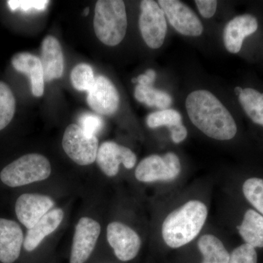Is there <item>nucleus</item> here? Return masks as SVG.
<instances>
[{
	"mask_svg": "<svg viewBox=\"0 0 263 263\" xmlns=\"http://www.w3.org/2000/svg\"><path fill=\"white\" fill-rule=\"evenodd\" d=\"M62 147L66 155L76 164L89 165L96 161L98 140L97 136L85 133L80 126L72 124L66 128Z\"/></svg>",
	"mask_w": 263,
	"mask_h": 263,
	"instance_id": "423d86ee",
	"label": "nucleus"
},
{
	"mask_svg": "<svg viewBox=\"0 0 263 263\" xmlns=\"http://www.w3.org/2000/svg\"><path fill=\"white\" fill-rule=\"evenodd\" d=\"M139 29L142 37L148 47L160 48L167 34V22L163 10L153 0H143L141 3Z\"/></svg>",
	"mask_w": 263,
	"mask_h": 263,
	"instance_id": "0eeeda50",
	"label": "nucleus"
},
{
	"mask_svg": "<svg viewBox=\"0 0 263 263\" xmlns=\"http://www.w3.org/2000/svg\"><path fill=\"white\" fill-rule=\"evenodd\" d=\"M240 236L247 245L263 248V216L253 209L245 213L241 224L238 227Z\"/></svg>",
	"mask_w": 263,
	"mask_h": 263,
	"instance_id": "6ab92c4d",
	"label": "nucleus"
},
{
	"mask_svg": "<svg viewBox=\"0 0 263 263\" xmlns=\"http://www.w3.org/2000/svg\"><path fill=\"white\" fill-rule=\"evenodd\" d=\"M107 240L116 257L122 262H129L136 258L141 247V239L138 233L119 221L108 224Z\"/></svg>",
	"mask_w": 263,
	"mask_h": 263,
	"instance_id": "9d476101",
	"label": "nucleus"
},
{
	"mask_svg": "<svg viewBox=\"0 0 263 263\" xmlns=\"http://www.w3.org/2000/svg\"><path fill=\"white\" fill-rule=\"evenodd\" d=\"M181 164L179 157L173 152L163 156H148L137 166L135 176L141 182L170 181L181 174Z\"/></svg>",
	"mask_w": 263,
	"mask_h": 263,
	"instance_id": "39448f33",
	"label": "nucleus"
},
{
	"mask_svg": "<svg viewBox=\"0 0 263 263\" xmlns=\"http://www.w3.org/2000/svg\"><path fill=\"white\" fill-rule=\"evenodd\" d=\"M72 86L80 91H89L95 84L94 71L91 66L86 63L76 65L70 74Z\"/></svg>",
	"mask_w": 263,
	"mask_h": 263,
	"instance_id": "393cba45",
	"label": "nucleus"
},
{
	"mask_svg": "<svg viewBox=\"0 0 263 263\" xmlns=\"http://www.w3.org/2000/svg\"><path fill=\"white\" fill-rule=\"evenodd\" d=\"M158 5L170 24L180 34L190 37L201 35L203 31L202 22L187 5L178 0H159Z\"/></svg>",
	"mask_w": 263,
	"mask_h": 263,
	"instance_id": "6e6552de",
	"label": "nucleus"
},
{
	"mask_svg": "<svg viewBox=\"0 0 263 263\" xmlns=\"http://www.w3.org/2000/svg\"><path fill=\"white\" fill-rule=\"evenodd\" d=\"M186 108L192 123L205 136L218 141H229L237 133V125L229 110L207 90L190 93Z\"/></svg>",
	"mask_w": 263,
	"mask_h": 263,
	"instance_id": "f257e3e1",
	"label": "nucleus"
},
{
	"mask_svg": "<svg viewBox=\"0 0 263 263\" xmlns=\"http://www.w3.org/2000/svg\"><path fill=\"white\" fill-rule=\"evenodd\" d=\"M242 91H243V89H242V88L239 87V86H238V87H236L235 89V94L238 95V96H239L240 93L242 92Z\"/></svg>",
	"mask_w": 263,
	"mask_h": 263,
	"instance_id": "473e14b6",
	"label": "nucleus"
},
{
	"mask_svg": "<svg viewBox=\"0 0 263 263\" xmlns=\"http://www.w3.org/2000/svg\"><path fill=\"white\" fill-rule=\"evenodd\" d=\"M135 98L148 107H157L161 110L168 109L172 104V98L165 91L155 89L153 85H137Z\"/></svg>",
	"mask_w": 263,
	"mask_h": 263,
	"instance_id": "412c9836",
	"label": "nucleus"
},
{
	"mask_svg": "<svg viewBox=\"0 0 263 263\" xmlns=\"http://www.w3.org/2000/svg\"><path fill=\"white\" fill-rule=\"evenodd\" d=\"M170 130L171 133V138L175 143H181L187 137V129L183 124H179Z\"/></svg>",
	"mask_w": 263,
	"mask_h": 263,
	"instance_id": "7c9ffc66",
	"label": "nucleus"
},
{
	"mask_svg": "<svg viewBox=\"0 0 263 263\" xmlns=\"http://www.w3.org/2000/svg\"><path fill=\"white\" fill-rule=\"evenodd\" d=\"M101 227L89 217H82L76 224L69 263H86L92 255Z\"/></svg>",
	"mask_w": 263,
	"mask_h": 263,
	"instance_id": "1a4fd4ad",
	"label": "nucleus"
},
{
	"mask_svg": "<svg viewBox=\"0 0 263 263\" xmlns=\"http://www.w3.org/2000/svg\"><path fill=\"white\" fill-rule=\"evenodd\" d=\"M24 233L16 221L0 218V263H15L22 255Z\"/></svg>",
	"mask_w": 263,
	"mask_h": 263,
	"instance_id": "4468645a",
	"label": "nucleus"
},
{
	"mask_svg": "<svg viewBox=\"0 0 263 263\" xmlns=\"http://www.w3.org/2000/svg\"><path fill=\"white\" fill-rule=\"evenodd\" d=\"M88 105L97 114L111 116L119 106V92L113 83L108 78L99 76L95 78V84L88 91Z\"/></svg>",
	"mask_w": 263,
	"mask_h": 263,
	"instance_id": "ddd939ff",
	"label": "nucleus"
},
{
	"mask_svg": "<svg viewBox=\"0 0 263 263\" xmlns=\"http://www.w3.org/2000/svg\"><path fill=\"white\" fill-rule=\"evenodd\" d=\"M54 205V201L47 195L25 193L19 196L15 202V214L18 221L29 230L49 212Z\"/></svg>",
	"mask_w": 263,
	"mask_h": 263,
	"instance_id": "f8f14e48",
	"label": "nucleus"
},
{
	"mask_svg": "<svg viewBox=\"0 0 263 263\" xmlns=\"http://www.w3.org/2000/svg\"><path fill=\"white\" fill-rule=\"evenodd\" d=\"M257 259L255 248L243 243L235 248L230 254L228 263H257Z\"/></svg>",
	"mask_w": 263,
	"mask_h": 263,
	"instance_id": "bb28decb",
	"label": "nucleus"
},
{
	"mask_svg": "<svg viewBox=\"0 0 263 263\" xmlns=\"http://www.w3.org/2000/svg\"><path fill=\"white\" fill-rule=\"evenodd\" d=\"M15 99L8 84L0 81V131L11 122L15 112Z\"/></svg>",
	"mask_w": 263,
	"mask_h": 263,
	"instance_id": "5701e85b",
	"label": "nucleus"
},
{
	"mask_svg": "<svg viewBox=\"0 0 263 263\" xmlns=\"http://www.w3.org/2000/svg\"><path fill=\"white\" fill-rule=\"evenodd\" d=\"M217 1L215 0H196V4L199 12L202 17L210 18L214 16L217 8Z\"/></svg>",
	"mask_w": 263,
	"mask_h": 263,
	"instance_id": "c756f323",
	"label": "nucleus"
},
{
	"mask_svg": "<svg viewBox=\"0 0 263 263\" xmlns=\"http://www.w3.org/2000/svg\"><path fill=\"white\" fill-rule=\"evenodd\" d=\"M7 3L12 11L20 10L28 13L43 11L47 8L50 2L46 0H10Z\"/></svg>",
	"mask_w": 263,
	"mask_h": 263,
	"instance_id": "cd10ccee",
	"label": "nucleus"
},
{
	"mask_svg": "<svg viewBox=\"0 0 263 263\" xmlns=\"http://www.w3.org/2000/svg\"><path fill=\"white\" fill-rule=\"evenodd\" d=\"M96 161L104 174L114 177L119 173L121 164H124L125 168H133L137 157L127 147L121 146L115 142L106 141L99 147Z\"/></svg>",
	"mask_w": 263,
	"mask_h": 263,
	"instance_id": "9b49d317",
	"label": "nucleus"
},
{
	"mask_svg": "<svg viewBox=\"0 0 263 263\" xmlns=\"http://www.w3.org/2000/svg\"><path fill=\"white\" fill-rule=\"evenodd\" d=\"M41 61L42 63L45 81L60 79L64 72V55L60 43L53 36L44 38L41 47Z\"/></svg>",
	"mask_w": 263,
	"mask_h": 263,
	"instance_id": "a211bd4d",
	"label": "nucleus"
},
{
	"mask_svg": "<svg viewBox=\"0 0 263 263\" xmlns=\"http://www.w3.org/2000/svg\"><path fill=\"white\" fill-rule=\"evenodd\" d=\"M238 100L246 114L255 124L263 126V93L251 88L243 89Z\"/></svg>",
	"mask_w": 263,
	"mask_h": 263,
	"instance_id": "4be33fe9",
	"label": "nucleus"
},
{
	"mask_svg": "<svg viewBox=\"0 0 263 263\" xmlns=\"http://www.w3.org/2000/svg\"><path fill=\"white\" fill-rule=\"evenodd\" d=\"M156 72L152 69H148L146 70V73L142 74L138 76L137 79H133V83H138L141 85H153L156 79Z\"/></svg>",
	"mask_w": 263,
	"mask_h": 263,
	"instance_id": "2f4dec72",
	"label": "nucleus"
},
{
	"mask_svg": "<svg viewBox=\"0 0 263 263\" xmlns=\"http://www.w3.org/2000/svg\"><path fill=\"white\" fill-rule=\"evenodd\" d=\"M94 30L100 42L116 46L122 42L127 29L125 5L121 0H99L95 5Z\"/></svg>",
	"mask_w": 263,
	"mask_h": 263,
	"instance_id": "7ed1b4c3",
	"label": "nucleus"
},
{
	"mask_svg": "<svg viewBox=\"0 0 263 263\" xmlns=\"http://www.w3.org/2000/svg\"><path fill=\"white\" fill-rule=\"evenodd\" d=\"M79 122L81 129L90 136H96L103 127V119L96 114H82L79 118Z\"/></svg>",
	"mask_w": 263,
	"mask_h": 263,
	"instance_id": "c85d7f7f",
	"label": "nucleus"
},
{
	"mask_svg": "<svg viewBox=\"0 0 263 263\" xmlns=\"http://www.w3.org/2000/svg\"><path fill=\"white\" fill-rule=\"evenodd\" d=\"M146 124L152 129L164 126L171 129L182 124V117L177 110L165 109L150 114L146 118Z\"/></svg>",
	"mask_w": 263,
	"mask_h": 263,
	"instance_id": "b1692460",
	"label": "nucleus"
},
{
	"mask_svg": "<svg viewBox=\"0 0 263 263\" xmlns=\"http://www.w3.org/2000/svg\"><path fill=\"white\" fill-rule=\"evenodd\" d=\"M51 174V163L46 157L28 154L5 166L0 172V180L6 186L15 188L44 181Z\"/></svg>",
	"mask_w": 263,
	"mask_h": 263,
	"instance_id": "20e7f679",
	"label": "nucleus"
},
{
	"mask_svg": "<svg viewBox=\"0 0 263 263\" xmlns=\"http://www.w3.org/2000/svg\"><path fill=\"white\" fill-rule=\"evenodd\" d=\"M11 63L15 70L29 76L33 95L37 98L42 96L45 79L41 59L28 52H21L12 57Z\"/></svg>",
	"mask_w": 263,
	"mask_h": 263,
	"instance_id": "f3484780",
	"label": "nucleus"
},
{
	"mask_svg": "<svg viewBox=\"0 0 263 263\" xmlns=\"http://www.w3.org/2000/svg\"><path fill=\"white\" fill-rule=\"evenodd\" d=\"M197 247L202 254L201 263H228L229 252L217 237L212 234L202 235L197 242Z\"/></svg>",
	"mask_w": 263,
	"mask_h": 263,
	"instance_id": "aec40b11",
	"label": "nucleus"
},
{
	"mask_svg": "<svg viewBox=\"0 0 263 263\" xmlns=\"http://www.w3.org/2000/svg\"><path fill=\"white\" fill-rule=\"evenodd\" d=\"M258 28L257 18L250 14L238 15L226 24L223 32L224 46L230 53H237L241 49L247 36Z\"/></svg>",
	"mask_w": 263,
	"mask_h": 263,
	"instance_id": "2eb2a0df",
	"label": "nucleus"
},
{
	"mask_svg": "<svg viewBox=\"0 0 263 263\" xmlns=\"http://www.w3.org/2000/svg\"><path fill=\"white\" fill-rule=\"evenodd\" d=\"M208 217L206 205L200 200L185 202L164 219L162 235L164 243L173 249L180 248L195 239Z\"/></svg>",
	"mask_w": 263,
	"mask_h": 263,
	"instance_id": "f03ea898",
	"label": "nucleus"
},
{
	"mask_svg": "<svg viewBox=\"0 0 263 263\" xmlns=\"http://www.w3.org/2000/svg\"><path fill=\"white\" fill-rule=\"evenodd\" d=\"M246 199L263 216V179L251 178L243 184Z\"/></svg>",
	"mask_w": 263,
	"mask_h": 263,
	"instance_id": "a878e982",
	"label": "nucleus"
},
{
	"mask_svg": "<svg viewBox=\"0 0 263 263\" xmlns=\"http://www.w3.org/2000/svg\"><path fill=\"white\" fill-rule=\"evenodd\" d=\"M64 218L62 209H53L43 216L30 229L27 230L24 240V249L31 253L38 248L43 239L59 228Z\"/></svg>",
	"mask_w": 263,
	"mask_h": 263,
	"instance_id": "dca6fc26",
	"label": "nucleus"
},
{
	"mask_svg": "<svg viewBox=\"0 0 263 263\" xmlns=\"http://www.w3.org/2000/svg\"><path fill=\"white\" fill-rule=\"evenodd\" d=\"M89 13V8H86V9L84 10V15H87Z\"/></svg>",
	"mask_w": 263,
	"mask_h": 263,
	"instance_id": "72a5a7b5",
	"label": "nucleus"
}]
</instances>
